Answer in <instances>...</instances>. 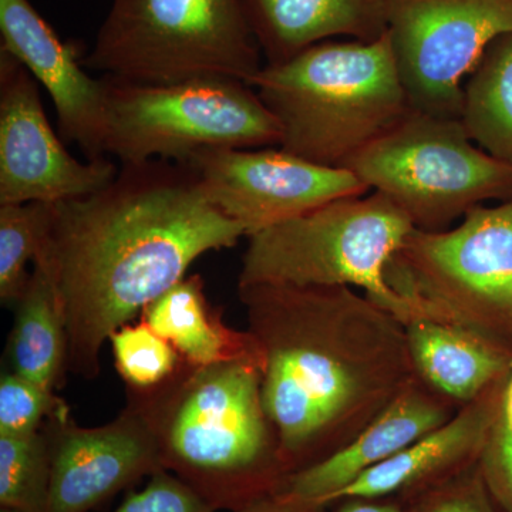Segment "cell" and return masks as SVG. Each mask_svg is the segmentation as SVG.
<instances>
[{
  "label": "cell",
  "instance_id": "cell-10",
  "mask_svg": "<svg viewBox=\"0 0 512 512\" xmlns=\"http://www.w3.org/2000/svg\"><path fill=\"white\" fill-rule=\"evenodd\" d=\"M512 33V0H389L387 36L414 110L458 119L468 74Z\"/></svg>",
  "mask_w": 512,
  "mask_h": 512
},
{
  "label": "cell",
  "instance_id": "cell-19",
  "mask_svg": "<svg viewBox=\"0 0 512 512\" xmlns=\"http://www.w3.org/2000/svg\"><path fill=\"white\" fill-rule=\"evenodd\" d=\"M141 318L168 340L188 365L202 367L242 359L262 365L251 333L229 328L221 309L208 302L200 275L185 276L148 305Z\"/></svg>",
  "mask_w": 512,
  "mask_h": 512
},
{
  "label": "cell",
  "instance_id": "cell-13",
  "mask_svg": "<svg viewBox=\"0 0 512 512\" xmlns=\"http://www.w3.org/2000/svg\"><path fill=\"white\" fill-rule=\"evenodd\" d=\"M43 429L52 457L46 512H92L163 470L156 436L134 404L99 427L79 426L66 404Z\"/></svg>",
  "mask_w": 512,
  "mask_h": 512
},
{
  "label": "cell",
  "instance_id": "cell-18",
  "mask_svg": "<svg viewBox=\"0 0 512 512\" xmlns=\"http://www.w3.org/2000/svg\"><path fill=\"white\" fill-rule=\"evenodd\" d=\"M406 332L417 377L457 406L473 402L510 373L512 346L474 330L419 319Z\"/></svg>",
  "mask_w": 512,
  "mask_h": 512
},
{
  "label": "cell",
  "instance_id": "cell-23",
  "mask_svg": "<svg viewBox=\"0 0 512 512\" xmlns=\"http://www.w3.org/2000/svg\"><path fill=\"white\" fill-rule=\"evenodd\" d=\"M52 204H0V301L16 305L30 279L45 235Z\"/></svg>",
  "mask_w": 512,
  "mask_h": 512
},
{
  "label": "cell",
  "instance_id": "cell-12",
  "mask_svg": "<svg viewBox=\"0 0 512 512\" xmlns=\"http://www.w3.org/2000/svg\"><path fill=\"white\" fill-rule=\"evenodd\" d=\"M119 171L106 157L83 163L67 151L47 120L35 77L0 50V204L86 197Z\"/></svg>",
  "mask_w": 512,
  "mask_h": 512
},
{
  "label": "cell",
  "instance_id": "cell-25",
  "mask_svg": "<svg viewBox=\"0 0 512 512\" xmlns=\"http://www.w3.org/2000/svg\"><path fill=\"white\" fill-rule=\"evenodd\" d=\"M66 406L62 397L16 373L0 379V436H30Z\"/></svg>",
  "mask_w": 512,
  "mask_h": 512
},
{
  "label": "cell",
  "instance_id": "cell-26",
  "mask_svg": "<svg viewBox=\"0 0 512 512\" xmlns=\"http://www.w3.org/2000/svg\"><path fill=\"white\" fill-rule=\"evenodd\" d=\"M113 512H217L170 471L160 470L146 487L133 491Z\"/></svg>",
  "mask_w": 512,
  "mask_h": 512
},
{
  "label": "cell",
  "instance_id": "cell-5",
  "mask_svg": "<svg viewBox=\"0 0 512 512\" xmlns=\"http://www.w3.org/2000/svg\"><path fill=\"white\" fill-rule=\"evenodd\" d=\"M414 229L380 192L343 198L248 235L238 286H349L404 325L426 319L387 281V268Z\"/></svg>",
  "mask_w": 512,
  "mask_h": 512
},
{
  "label": "cell",
  "instance_id": "cell-1",
  "mask_svg": "<svg viewBox=\"0 0 512 512\" xmlns=\"http://www.w3.org/2000/svg\"><path fill=\"white\" fill-rule=\"evenodd\" d=\"M247 237L214 207L184 164L121 165L101 190L52 204L33 264L63 320L69 372L100 376L104 343L183 281L200 256Z\"/></svg>",
  "mask_w": 512,
  "mask_h": 512
},
{
  "label": "cell",
  "instance_id": "cell-8",
  "mask_svg": "<svg viewBox=\"0 0 512 512\" xmlns=\"http://www.w3.org/2000/svg\"><path fill=\"white\" fill-rule=\"evenodd\" d=\"M343 168L421 231H444L477 205L512 198V164L481 150L460 120L417 110Z\"/></svg>",
  "mask_w": 512,
  "mask_h": 512
},
{
  "label": "cell",
  "instance_id": "cell-32",
  "mask_svg": "<svg viewBox=\"0 0 512 512\" xmlns=\"http://www.w3.org/2000/svg\"><path fill=\"white\" fill-rule=\"evenodd\" d=\"M0 512H19V511L12 510V508L0 507Z\"/></svg>",
  "mask_w": 512,
  "mask_h": 512
},
{
  "label": "cell",
  "instance_id": "cell-27",
  "mask_svg": "<svg viewBox=\"0 0 512 512\" xmlns=\"http://www.w3.org/2000/svg\"><path fill=\"white\" fill-rule=\"evenodd\" d=\"M410 504L416 512H501L478 464Z\"/></svg>",
  "mask_w": 512,
  "mask_h": 512
},
{
  "label": "cell",
  "instance_id": "cell-29",
  "mask_svg": "<svg viewBox=\"0 0 512 512\" xmlns=\"http://www.w3.org/2000/svg\"><path fill=\"white\" fill-rule=\"evenodd\" d=\"M333 512H416L412 504L394 498H345Z\"/></svg>",
  "mask_w": 512,
  "mask_h": 512
},
{
  "label": "cell",
  "instance_id": "cell-6",
  "mask_svg": "<svg viewBox=\"0 0 512 512\" xmlns=\"http://www.w3.org/2000/svg\"><path fill=\"white\" fill-rule=\"evenodd\" d=\"M106 154L121 165L185 164L208 148L279 147L281 126L254 87L232 77L171 83L104 76Z\"/></svg>",
  "mask_w": 512,
  "mask_h": 512
},
{
  "label": "cell",
  "instance_id": "cell-20",
  "mask_svg": "<svg viewBox=\"0 0 512 512\" xmlns=\"http://www.w3.org/2000/svg\"><path fill=\"white\" fill-rule=\"evenodd\" d=\"M8 357L12 372L56 392L69 372V348L49 279L33 264L25 292L16 302Z\"/></svg>",
  "mask_w": 512,
  "mask_h": 512
},
{
  "label": "cell",
  "instance_id": "cell-11",
  "mask_svg": "<svg viewBox=\"0 0 512 512\" xmlns=\"http://www.w3.org/2000/svg\"><path fill=\"white\" fill-rule=\"evenodd\" d=\"M184 165L197 175L208 200L248 235L369 187L352 171L295 156L281 147L208 148Z\"/></svg>",
  "mask_w": 512,
  "mask_h": 512
},
{
  "label": "cell",
  "instance_id": "cell-3",
  "mask_svg": "<svg viewBox=\"0 0 512 512\" xmlns=\"http://www.w3.org/2000/svg\"><path fill=\"white\" fill-rule=\"evenodd\" d=\"M127 392L156 436L163 470L215 511L244 510L291 476L262 402L261 363L198 367L181 359L160 386Z\"/></svg>",
  "mask_w": 512,
  "mask_h": 512
},
{
  "label": "cell",
  "instance_id": "cell-15",
  "mask_svg": "<svg viewBox=\"0 0 512 512\" xmlns=\"http://www.w3.org/2000/svg\"><path fill=\"white\" fill-rule=\"evenodd\" d=\"M507 377L436 430L357 477L333 504L345 498H394L410 504L477 466L500 420Z\"/></svg>",
  "mask_w": 512,
  "mask_h": 512
},
{
  "label": "cell",
  "instance_id": "cell-22",
  "mask_svg": "<svg viewBox=\"0 0 512 512\" xmlns=\"http://www.w3.org/2000/svg\"><path fill=\"white\" fill-rule=\"evenodd\" d=\"M52 457L45 429L30 436H0V507L46 512Z\"/></svg>",
  "mask_w": 512,
  "mask_h": 512
},
{
  "label": "cell",
  "instance_id": "cell-4",
  "mask_svg": "<svg viewBox=\"0 0 512 512\" xmlns=\"http://www.w3.org/2000/svg\"><path fill=\"white\" fill-rule=\"evenodd\" d=\"M251 86L281 126L279 147L328 167L343 168L414 110L387 32L264 64Z\"/></svg>",
  "mask_w": 512,
  "mask_h": 512
},
{
  "label": "cell",
  "instance_id": "cell-31",
  "mask_svg": "<svg viewBox=\"0 0 512 512\" xmlns=\"http://www.w3.org/2000/svg\"><path fill=\"white\" fill-rule=\"evenodd\" d=\"M505 426L512 431V365L508 373L507 382H505L503 410H501Z\"/></svg>",
  "mask_w": 512,
  "mask_h": 512
},
{
  "label": "cell",
  "instance_id": "cell-14",
  "mask_svg": "<svg viewBox=\"0 0 512 512\" xmlns=\"http://www.w3.org/2000/svg\"><path fill=\"white\" fill-rule=\"evenodd\" d=\"M0 50L18 59L55 104L60 136L76 143L87 160L106 157L107 90L83 69L73 43H66L30 3L0 0Z\"/></svg>",
  "mask_w": 512,
  "mask_h": 512
},
{
  "label": "cell",
  "instance_id": "cell-21",
  "mask_svg": "<svg viewBox=\"0 0 512 512\" xmlns=\"http://www.w3.org/2000/svg\"><path fill=\"white\" fill-rule=\"evenodd\" d=\"M460 121L481 150L512 164V33L497 37L468 74Z\"/></svg>",
  "mask_w": 512,
  "mask_h": 512
},
{
  "label": "cell",
  "instance_id": "cell-28",
  "mask_svg": "<svg viewBox=\"0 0 512 512\" xmlns=\"http://www.w3.org/2000/svg\"><path fill=\"white\" fill-rule=\"evenodd\" d=\"M481 476L501 512H512V431L498 420L481 454Z\"/></svg>",
  "mask_w": 512,
  "mask_h": 512
},
{
  "label": "cell",
  "instance_id": "cell-2",
  "mask_svg": "<svg viewBox=\"0 0 512 512\" xmlns=\"http://www.w3.org/2000/svg\"><path fill=\"white\" fill-rule=\"evenodd\" d=\"M289 474L348 446L414 377L406 325L349 286H238Z\"/></svg>",
  "mask_w": 512,
  "mask_h": 512
},
{
  "label": "cell",
  "instance_id": "cell-30",
  "mask_svg": "<svg viewBox=\"0 0 512 512\" xmlns=\"http://www.w3.org/2000/svg\"><path fill=\"white\" fill-rule=\"evenodd\" d=\"M235 512H326V507L320 505L301 503V501L291 500L284 495L275 494L258 503L249 505L244 510Z\"/></svg>",
  "mask_w": 512,
  "mask_h": 512
},
{
  "label": "cell",
  "instance_id": "cell-24",
  "mask_svg": "<svg viewBox=\"0 0 512 512\" xmlns=\"http://www.w3.org/2000/svg\"><path fill=\"white\" fill-rule=\"evenodd\" d=\"M110 342L117 372L127 389H154L170 379L181 363L174 346L143 319L121 326Z\"/></svg>",
  "mask_w": 512,
  "mask_h": 512
},
{
  "label": "cell",
  "instance_id": "cell-7",
  "mask_svg": "<svg viewBox=\"0 0 512 512\" xmlns=\"http://www.w3.org/2000/svg\"><path fill=\"white\" fill-rule=\"evenodd\" d=\"M261 56L239 0H113L84 66L133 82L222 76L251 86Z\"/></svg>",
  "mask_w": 512,
  "mask_h": 512
},
{
  "label": "cell",
  "instance_id": "cell-17",
  "mask_svg": "<svg viewBox=\"0 0 512 512\" xmlns=\"http://www.w3.org/2000/svg\"><path fill=\"white\" fill-rule=\"evenodd\" d=\"M265 64L284 63L336 36L373 42L387 32L389 0H239Z\"/></svg>",
  "mask_w": 512,
  "mask_h": 512
},
{
  "label": "cell",
  "instance_id": "cell-16",
  "mask_svg": "<svg viewBox=\"0 0 512 512\" xmlns=\"http://www.w3.org/2000/svg\"><path fill=\"white\" fill-rule=\"evenodd\" d=\"M458 409L416 376L348 446L289 476L278 494L328 508L357 477L436 430Z\"/></svg>",
  "mask_w": 512,
  "mask_h": 512
},
{
  "label": "cell",
  "instance_id": "cell-9",
  "mask_svg": "<svg viewBox=\"0 0 512 512\" xmlns=\"http://www.w3.org/2000/svg\"><path fill=\"white\" fill-rule=\"evenodd\" d=\"M387 281L427 318L512 346V198L471 208L456 228H414Z\"/></svg>",
  "mask_w": 512,
  "mask_h": 512
}]
</instances>
